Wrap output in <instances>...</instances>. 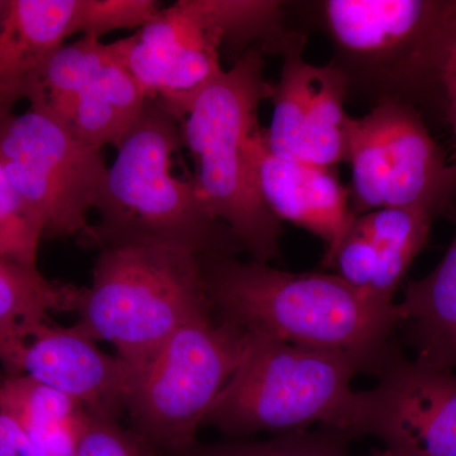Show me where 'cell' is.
<instances>
[{
  "instance_id": "cell-1",
  "label": "cell",
  "mask_w": 456,
  "mask_h": 456,
  "mask_svg": "<svg viewBox=\"0 0 456 456\" xmlns=\"http://www.w3.org/2000/svg\"><path fill=\"white\" fill-rule=\"evenodd\" d=\"M216 316L248 334L314 349L344 350L383 367L401 325L397 303H384L335 273H292L236 257L202 260Z\"/></svg>"
},
{
  "instance_id": "cell-2",
  "label": "cell",
  "mask_w": 456,
  "mask_h": 456,
  "mask_svg": "<svg viewBox=\"0 0 456 456\" xmlns=\"http://www.w3.org/2000/svg\"><path fill=\"white\" fill-rule=\"evenodd\" d=\"M183 145L180 122L158 102L145 110L118 149L94 209L99 220L77 237L84 248L159 245L202 260L246 253L235 233L216 220L198 197L193 179L174 175Z\"/></svg>"
},
{
  "instance_id": "cell-3",
  "label": "cell",
  "mask_w": 456,
  "mask_h": 456,
  "mask_svg": "<svg viewBox=\"0 0 456 456\" xmlns=\"http://www.w3.org/2000/svg\"><path fill=\"white\" fill-rule=\"evenodd\" d=\"M314 5L331 44L329 64L344 80L346 102L369 110L388 103L419 110L434 90L444 94L456 0H325Z\"/></svg>"
},
{
  "instance_id": "cell-4",
  "label": "cell",
  "mask_w": 456,
  "mask_h": 456,
  "mask_svg": "<svg viewBox=\"0 0 456 456\" xmlns=\"http://www.w3.org/2000/svg\"><path fill=\"white\" fill-rule=\"evenodd\" d=\"M380 365L344 350L298 346L248 334L244 360L203 419L228 439L283 435L312 426L359 436L360 391L351 383Z\"/></svg>"
},
{
  "instance_id": "cell-5",
  "label": "cell",
  "mask_w": 456,
  "mask_h": 456,
  "mask_svg": "<svg viewBox=\"0 0 456 456\" xmlns=\"http://www.w3.org/2000/svg\"><path fill=\"white\" fill-rule=\"evenodd\" d=\"M265 55L253 50L198 95L180 123L183 145L194 163V188L207 211L224 222L251 260L281 257L283 224L261 196L250 142L260 130L261 102L272 97Z\"/></svg>"
},
{
  "instance_id": "cell-6",
  "label": "cell",
  "mask_w": 456,
  "mask_h": 456,
  "mask_svg": "<svg viewBox=\"0 0 456 456\" xmlns=\"http://www.w3.org/2000/svg\"><path fill=\"white\" fill-rule=\"evenodd\" d=\"M211 311L196 255L167 246H119L99 251L75 326L112 344L136 378L180 327Z\"/></svg>"
},
{
  "instance_id": "cell-7",
  "label": "cell",
  "mask_w": 456,
  "mask_h": 456,
  "mask_svg": "<svg viewBox=\"0 0 456 456\" xmlns=\"http://www.w3.org/2000/svg\"><path fill=\"white\" fill-rule=\"evenodd\" d=\"M248 342V332L215 311L180 327L134 378L126 410L132 430L161 456L196 444L204 416L244 360Z\"/></svg>"
},
{
  "instance_id": "cell-8",
  "label": "cell",
  "mask_w": 456,
  "mask_h": 456,
  "mask_svg": "<svg viewBox=\"0 0 456 456\" xmlns=\"http://www.w3.org/2000/svg\"><path fill=\"white\" fill-rule=\"evenodd\" d=\"M346 163L355 217L413 207L437 216L456 196V165L446 161L413 107L388 103L359 118L349 116Z\"/></svg>"
},
{
  "instance_id": "cell-9",
  "label": "cell",
  "mask_w": 456,
  "mask_h": 456,
  "mask_svg": "<svg viewBox=\"0 0 456 456\" xmlns=\"http://www.w3.org/2000/svg\"><path fill=\"white\" fill-rule=\"evenodd\" d=\"M0 163L40 217L45 239L82 235L106 180L103 152L65 123L29 110L0 132Z\"/></svg>"
},
{
  "instance_id": "cell-10",
  "label": "cell",
  "mask_w": 456,
  "mask_h": 456,
  "mask_svg": "<svg viewBox=\"0 0 456 456\" xmlns=\"http://www.w3.org/2000/svg\"><path fill=\"white\" fill-rule=\"evenodd\" d=\"M110 46L147 99L158 102L180 123L198 95L224 71V33L209 0H179L134 36Z\"/></svg>"
},
{
  "instance_id": "cell-11",
  "label": "cell",
  "mask_w": 456,
  "mask_h": 456,
  "mask_svg": "<svg viewBox=\"0 0 456 456\" xmlns=\"http://www.w3.org/2000/svg\"><path fill=\"white\" fill-rule=\"evenodd\" d=\"M0 362L5 374L22 375L70 395L90 416L119 421L134 382L119 356L108 355L77 326L47 320L0 327Z\"/></svg>"
},
{
  "instance_id": "cell-12",
  "label": "cell",
  "mask_w": 456,
  "mask_h": 456,
  "mask_svg": "<svg viewBox=\"0 0 456 456\" xmlns=\"http://www.w3.org/2000/svg\"><path fill=\"white\" fill-rule=\"evenodd\" d=\"M378 384L360 391L359 436L382 441L392 456H456V373L393 350Z\"/></svg>"
},
{
  "instance_id": "cell-13",
  "label": "cell",
  "mask_w": 456,
  "mask_h": 456,
  "mask_svg": "<svg viewBox=\"0 0 456 456\" xmlns=\"http://www.w3.org/2000/svg\"><path fill=\"white\" fill-rule=\"evenodd\" d=\"M307 35L281 55L273 84V113L264 139L270 151L318 167L346 163V90L331 65H314L303 56Z\"/></svg>"
},
{
  "instance_id": "cell-14",
  "label": "cell",
  "mask_w": 456,
  "mask_h": 456,
  "mask_svg": "<svg viewBox=\"0 0 456 456\" xmlns=\"http://www.w3.org/2000/svg\"><path fill=\"white\" fill-rule=\"evenodd\" d=\"M250 150L264 202L281 224H296L326 245L323 265L327 268L356 220L349 188L341 184L335 167L273 154L263 127L255 132Z\"/></svg>"
},
{
  "instance_id": "cell-15",
  "label": "cell",
  "mask_w": 456,
  "mask_h": 456,
  "mask_svg": "<svg viewBox=\"0 0 456 456\" xmlns=\"http://www.w3.org/2000/svg\"><path fill=\"white\" fill-rule=\"evenodd\" d=\"M77 0H8L0 14V132L32 98L51 55L69 38Z\"/></svg>"
},
{
  "instance_id": "cell-16",
  "label": "cell",
  "mask_w": 456,
  "mask_h": 456,
  "mask_svg": "<svg viewBox=\"0 0 456 456\" xmlns=\"http://www.w3.org/2000/svg\"><path fill=\"white\" fill-rule=\"evenodd\" d=\"M401 326L407 327L416 362L456 369V235L430 274L410 281L397 303Z\"/></svg>"
},
{
  "instance_id": "cell-17",
  "label": "cell",
  "mask_w": 456,
  "mask_h": 456,
  "mask_svg": "<svg viewBox=\"0 0 456 456\" xmlns=\"http://www.w3.org/2000/svg\"><path fill=\"white\" fill-rule=\"evenodd\" d=\"M0 395L38 456H77L88 411L79 401L22 375L0 377Z\"/></svg>"
},
{
  "instance_id": "cell-18",
  "label": "cell",
  "mask_w": 456,
  "mask_h": 456,
  "mask_svg": "<svg viewBox=\"0 0 456 456\" xmlns=\"http://www.w3.org/2000/svg\"><path fill=\"white\" fill-rule=\"evenodd\" d=\"M146 103L145 90L114 57L80 97L69 127L90 146L118 149L139 122Z\"/></svg>"
},
{
  "instance_id": "cell-19",
  "label": "cell",
  "mask_w": 456,
  "mask_h": 456,
  "mask_svg": "<svg viewBox=\"0 0 456 456\" xmlns=\"http://www.w3.org/2000/svg\"><path fill=\"white\" fill-rule=\"evenodd\" d=\"M434 213L425 208H383L356 218L370 237L378 256L370 294L395 303V294L417 255L424 250Z\"/></svg>"
},
{
  "instance_id": "cell-20",
  "label": "cell",
  "mask_w": 456,
  "mask_h": 456,
  "mask_svg": "<svg viewBox=\"0 0 456 456\" xmlns=\"http://www.w3.org/2000/svg\"><path fill=\"white\" fill-rule=\"evenodd\" d=\"M113 59L110 44L90 36L61 45L42 71L28 102L29 110L70 125L80 97Z\"/></svg>"
},
{
  "instance_id": "cell-21",
  "label": "cell",
  "mask_w": 456,
  "mask_h": 456,
  "mask_svg": "<svg viewBox=\"0 0 456 456\" xmlns=\"http://www.w3.org/2000/svg\"><path fill=\"white\" fill-rule=\"evenodd\" d=\"M82 293L83 287L44 277L37 265L0 256V327L75 312Z\"/></svg>"
},
{
  "instance_id": "cell-22",
  "label": "cell",
  "mask_w": 456,
  "mask_h": 456,
  "mask_svg": "<svg viewBox=\"0 0 456 456\" xmlns=\"http://www.w3.org/2000/svg\"><path fill=\"white\" fill-rule=\"evenodd\" d=\"M350 437L318 428L275 435L268 440L227 439L197 443L169 456H351Z\"/></svg>"
},
{
  "instance_id": "cell-23",
  "label": "cell",
  "mask_w": 456,
  "mask_h": 456,
  "mask_svg": "<svg viewBox=\"0 0 456 456\" xmlns=\"http://www.w3.org/2000/svg\"><path fill=\"white\" fill-rule=\"evenodd\" d=\"M44 228L0 163V256L37 265Z\"/></svg>"
},
{
  "instance_id": "cell-24",
  "label": "cell",
  "mask_w": 456,
  "mask_h": 456,
  "mask_svg": "<svg viewBox=\"0 0 456 456\" xmlns=\"http://www.w3.org/2000/svg\"><path fill=\"white\" fill-rule=\"evenodd\" d=\"M161 9L155 0H77L69 37L82 33L101 40L116 29L142 28Z\"/></svg>"
},
{
  "instance_id": "cell-25",
  "label": "cell",
  "mask_w": 456,
  "mask_h": 456,
  "mask_svg": "<svg viewBox=\"0 0 456 456\" xmlns=\"http://www.w3.org/2000/svg\"><path fill=\"white\" fill-rule=\"evenodd\" d=\"M77 456H161L143 437L119 421L88 415Z\"/></svg>"
},
{
  "instance_id": "cell-26",
  "label": "cell",
  "mask_w": 456,
  "mask_h": 456,
  "mask_svg": "<svg viewBox=\"0 0 456 456\" xmlns=\"http://www.w3.org/2000/svg\"><path fill=\"white\" fill-rule=\"evenodd\" d=\"M327 268L335 269V274L351 287L370 294L377 277V251L358 220L347 231Z\"/></svg>"
},
{
  "instance_id": "cell-27",
  "label": "cell",
  "mask_w": 456,
  "mask_h": 456,
  "mask_svg": "<svg viewBox=\"0 0 456 456\" xmlns=\"http://www.w3.org/2000/svg\"><path fill=\"white\" fill-rule=\"evenodd\" d=\"M0 456H38L0 395Z\"/></svg>"
},
{
  "instance_id": "cell-28",
  "label": "cell",
  "mask_w": 456,
  "mask_h": 456,
  "mask_svg": "<svg viewBox=\"0 0 456 456\" xmlns=\"http://www.w3.org/2000/svg\"><path fill=\"white\" fill-rule=\"evenodd\" d=\"M443 88L445 95L446 116L454 134L456 146V32L448 60L443 73Z\"/></svg>"
},
{
  "instance_id": "cell-29",
  "label": "cell",
  "mask_w": 456,
  "mask_h": 456,
  "mask_svg": "<svg viewBox=\"0 0 456 456\" xmlns=\"http://www.w3.org/2000/svg\"><path fill=\"white\" fill-rule=\"evenodd\" d=\"M368 456H392L391 454H388V452H386V450H373V452H370Z\"/></svg>"
},
{
  "instance_id": "cell-30",
  "label": "cell",
  "mask_w": 456,
  "mask_h": 456,
  "mask_svg": "<svg viewBox=\"0 0 456 456\" xmlns=\"http://www.w3.org/2000/svg\"><path fill=\"white\" fill-rule=\"evenodd\" d=\"M8 0H0V14L4 11L5 5H7Z\"/></svg>"
}]
</instances>
